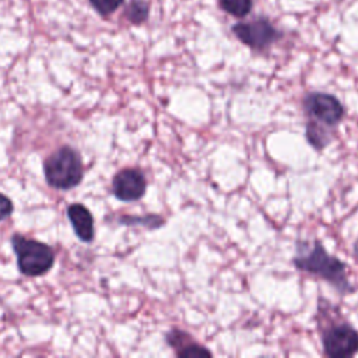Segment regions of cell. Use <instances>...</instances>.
Segmentation results:
<instances>
[{
	"mask_svg": "<svg viewBox=\"0 0 358 358\" xmlns=\"http://www.w3.org/2000/svg\"><path fill=\"white\" fill-rule=\"evenodd\" d=\"M322 344L327 357H352L358 352V331L347 322L331 323L322 333Z\"/></svg>",
	"mask_w": 358,
	"mask_h": 358,
	"instance_id": "cell-5",
	"label": "cell"
},
{
	"mask_svg": "<svg viewBox=\"0 0 358 358\" xmlns=\"http://www.w3.org/2000/svg\"><path fill=\"white\" fill-rule=\"evenodd\" d=\"M11 245L21 274L27 277H38L52 268L55 263V252L49 245L25 238L20 234L13 235Z\"/></svg>",
	"mask_w": 358,
	"mask_h": 358,
	"instance_id": "cell-4",
	"label": "cell"
},
{
	"mask_svg": "<svg viewBox=\"0 0 358 358\" xmlns=\"http://www.w3.org/2000/svg\"><path fill=\"white\" fill-rule=\"evenodd\" d=\"M13 210H14L13 201L7 196L0 193V221L8 218L13 213Z\"/></svg>",
	"mask_w": 358,
	"mask_h": 358,
	"instance_id": "cell-13",
	"label": "cell"
},
{
	"mask_svg": "<svg viewBox=\"0 0 358 358\" xmlns=\"http://www.w3.org/2000/svg\"><path fill=\"white\" fill-rule=\"evenodd\" d=\"M234 35L253 50H263L277 42L282 34L264 17L248 22H238L232 27Z\"/></svg>",
	"mask_w": 358,
	"mask_h": 358,
	"instance_id": "cell-6",
	"label": "cell"
},
{
	"mask_svg": "<svg viewBox=\"0 0 358 358\" xmlns=\"http://www.w3.org/2000/svg\"><path fill=\"white\" fill-rule=\"evenodd\" d=\"M302 106L308 117L306 140L315 150H323L331 141L330 129L343 120L345 109L337 96L327 92L306 94Z\"/></svg>",
	"mask_w": 358,
	"mask_h": 358,
	"instance_id": "cell-2",
	"label": "cell"
},
{
	"mask_svg": "<svg viewBox=\"0 0 358 358\" xmlns=\"http://www.w3.org/2000/svg\"><path fill=\"white\" fill-rule=\"evenodd\" d=\"M67 217L78 239L83 242H91L94 239V218L85 206L78 203L69 206Z\"/></svg>",
	"mask_w": 358,
	"mask_h": 358,
	"instance_id": "cell-9",
	"label": "cell"
},
{
	"mask_svg": "<svg viewBox=\"0 0 358 358\" xmlns=\"http://www.w3.org/2000/svg\"><path fill=\"white\" fill-rule=\"evenodd\" d=\"M43 173L49 186L60 190L73 189L84 175L81 157L74 148L64 145L43 161Z\"/></svg>",
	"mask_w": 358,
	"mask_h": 358,
	"instance_id": "cell-3",
	"label": "cell"
},
{
	"mask_svg": "<svg viewBox=\"0 0 358 358\" xmlns=\"http://www.w3.org/2000/svg\"><path fill=\"white\" fill-rule=\"evenodd\" d=\"M147 189L145 176L140 169L124 168L119 171L112 180V192L122 201L140 200Z\"/></svg>",
	"mask_w": 358,
	"mask_h": 358,
	"instance_id": "cell-7",
	"label": "cell"
},
{
	"mask_svg": "<svg viewBox=\"0 0 358 358\" xmlns=\"http://www.w3.org/2000/svg\"><path fill=\"white\" fill-rule=\"evenodd\" d=\"M92 7L103 17L112 14L113 11H116L124 0H88Z\"/></svg>",
	"mask_w": 358,
	"mask_h": 358,
	"instance_id": "cell-12",
	"label": "cell"
},
{
	"mask_svg": "<svg viewBox=\"0 0 358 358\" xmlns=\"http://www.w3.org/2000/svg\"><path fill=\"white\" fill-rule=\"evenodd\" d=\"M148 14H150V6L144 0H131L124 10L126 18L136 25L143 24L148 18Z\"/></svg>",
	"mask_w": 358,
	"mask_h": 358,
	"instance_id": "cell-10",
	"label": "cell"
},
{
	"mask_svg": "<svg viewBox=\"0 0 358 358\" xmlns=\"http://www.w3.org/2000/svg\"><path fill=\"white\" fill-rule=\"evenodd\" d=\"M295 246L292 264L296 270L330 282L341 294H348L352 291V285L347 278L345 263L327 253L319 239H315L312 243L298 241Z\"/></svg>",
	"mask_w": 358,
	"mask_h": 358,
	"instance_id": "cell-1",
	"label": "cell"
},
{
	"mask_svg": "<svg viewBox=\"0 0 358 358\" xmlns=\"http://www.w3.org/2000/svg\"><path fill=\"white\" fill-rule=\"evenodd\" d=\"M354 253H355V256H358V239L354 243Z\"/></svg>",
	"mask_w": 358,
	"mask_h": 358,
	"instance_id": "cell-14",
	"label": "cell"
},
{
	"mask_svg": "<svg viewBox=\"0 0 358 358\" xmlns=\"http://www.w3.org/2000/svg\"><path fill=\"white\" fill-rule=\"evenodd\" d=\"M220 4L221 8L228 14L242 18L250 13L253 7V0H221Z\"/></svg>",
	"mask_w": 358,
	"mask_h": 358,
	"instance_id": "cell-11",
	"label": "cell"
},
{
	"mask_svg": "<svg viewBox=\"0 0 358 358\" xmlns=\"http://www.w3.org/2000/svg\"><path fill=\"white\" fill-rule=\"evenodd\" d=\"M166 343L175 350L178 357L196 358V357H211V351L201 344L196 343L192 336L179 329H172L165 334Z\"/></svg>",
	"mask_w": 358,
	"mask_h": 358,
	"instance_id": "cell-8",
	"label": "cell"
}]
</instances>
